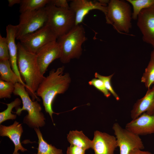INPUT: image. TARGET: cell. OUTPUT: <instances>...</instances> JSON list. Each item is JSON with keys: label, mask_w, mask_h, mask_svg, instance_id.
Returning <instances> with one entry per match:
<instances>
[{"label": "cell", "mask_w": 154, "mask_h": 154, "mask_svg": "<svg viewBox=\"0 0 154 154\" xmlns=\"http://www.w3.org/2000/svg\"><path fill=\"white\" fill-rule=\"evenodd\" d=\"M64 66L50 70L39 85L36 92L37 96L42 99L45 112L50 116L52 121V104L56 96L63 94L68 90L71 81L69 74H63Z\"/></svg>", "instance_id": "6da1fadb"}, {"label": "cell", "mask_w": 154, "mask_h": 154, "mask_svg": "<svg viewBox=\"0 0 154 154\" xmlns=\"http://www.w3.org/2000/svg\"><path fill=\"white\" fill-rule=\"evenodd\" d=\"M17 65L21 76L26 85V91L33 101H40L36 92L45 78L41 73L35 54L27 50L21 43L17 44Z\"/></svg>", "instance_id": "7a4b0ae2"}, {"label": "cell", "mask_w": 154, "mask_h": 154, "mask_svg": "<svg viewBox=\"0 0 154 154\" xmlns=\"http://www.w3.org/2000/svg\"><path fill=\"white\" fill-rule=\"evenodd\" d=\"M57 39L61 49L60 60L62 63L66 64L72 59L80 58L82 51V45L87 38L84 27L80 24L75 26Z\"/></svg>", "instance_id": "3957f363"}, {"label": "cell", "mask_w": 154, "mask_h": 154, "mask_svg": "<svg viewBox=\"0 0 154 154\" xmlns=\"http://www.w3.org/2000/svg\"><path fill=\"white\" fill-rule=\"evenodd\" d=\"M15 88L13 93L19 96L23 104L22 108H16V114L20 115L23 110H26L28 114L24 118L23 123L32 128H38L45 125V119L44 114L41 112L42 108L38 101H33L26 91L25 87L20 83L15 85Z\"/></svg>", "instance_id": "277c9868"}, {"label": "cell", "mask_w": 154, "mask_h": 154, "mask_svg": "<svg viewBox=\"0 0 154 154\" xmlns=\"http://www.w3.org/2000/svg\"><path fill=\"white\" fill-rule=\"evenodd\" d=\"M129 3L123 0H111L107 5L106 23L120 33L127 34L131 27L132 13Z\"/></svg>", "instance_id": "5b68a950"}, {"label": "cell", "mask_w": 154, "mask_h": 154, "mask_svg": "<svg viewBox=\"0 0 154 154\" xmlns=\"http://www.w3.org/2000/svg\"><path fill=\"white\" fill-rule=\"evenodd\" d=\"M45 8L47 16L46 25L58 38L68 33L75 26V15L70 9L57 7L51 0Z\"/></svg>", "instance_id": "8992f818"}, {"label": "cell", "mask_w": 154, "mask_h": 154, "mask_svg": "<svg viewBox=\"0 0 154 154\" xmlns=\"http://www.w3.org/2000/svg\"><path fill=\"white\" fill-rule=\"evenodd\" d=\"M19 19V24L16 25V39L19 40L46 25L47 16L45 7L21 13Z\"/></svg>", "instance_id": "52a82bcc"}, {"label": "cell", "mask_w": 154, "mask_h": 154, "mask_svg": "<svg viewBox=\"0 0 154 154\" xmlns=\"http://www.w3.org/2000/svg\"><path fill=\"white\" fill-rule=\"evenodd\" d=\"M57 38L55 33L46 25L37 31L24 36L19 40L27 50L36 54L42 47L49 42L57 40Z\"/></svg>", "instance_id": "ba28073f"}, {"label": "cell", "mask_w": 154, "mask_h": 154, "mask_svg": "<svg viewBox=\"0 0 154 154\" xmlns=\"http://www.w3.org/2000/svg\"><path fill=\"white\" fill-rule=\"evenodd\" d=\"M112 129L119 147L120 154H128L130 151L135 148L144 149V144L139 135L123 128L117 123H114Z\"/></svg>", "instance_id": "9c48e42d"}, {"label": "cell", "mask_w": 154, "mask_h": 154, "mask_svg": "<svg viewBox=\"0 0 154 154\" xmlns=\"http://www.w3.org/2000/svg\"><path fill=\"white\" fill-rule=\"evenodd\" d=\"M137 19L143 40L154 48V5L142 10Z\"/></svg>", "instance_id": "30bf717a"}, {"label": "cell", "mask_w": 154, "mask_h": 154, "mask_svg": "<svg viewBox=\"0 0 154 154\" xmlns=\"http://www.w3.org/2000/svg\"><path fill=\"white\" fill-rule=\"evenodd\" d=\"M36 58L41 73H45L50 64L61 56L60 46L57 41H54L43 46L36 53Z\"/></svg>", "instance_id": "8fae6325"}, {"label": "cell", "mask_w": 154, "mask_h": 154, "mask_svg": "<svg viewBox=\"0 0 154 154\" xmlns=\"http://www.w3.org/2000/svg\"><path fill=\"white\" fill-rule=\"evenodd\" d=\"M107 5L98 1L87 0H74L70 4V9L75 15V26L80 24L85 16L91 10L97 9L102 12L106 16L107 12Z\"/></svg>", "instance_id": "7c38bea8"}, {"label": "cell", "mask_w": 154, "mask_h": 154, "mask_svg": "<svg viewBox=\"0 0 154 154\" xmlns=\"http://www.w3.org/2000/svg\"><path fill=\"white\" fill-rule=\"evenodd\" d=\"M92 141L94 154H114L118 147L116 137L97 130L94 132Z\"/></svg>", "instance_id": "4fadbf2b"}, {"label": "cell", "mask_w": 154, "mask_h": 154, "mask_svg": "<svg viewBox=\"0 0 154 154\" xmlns=\"http://www.w3.org/2000/svg\"><path fill=\"white\" fill-rule=\"evenodd\" d=\"M125 128L139 136L154 133V115L144 113L127 123Z\"/></svg>", "instance_id": "5bb4252c"}, {"label": "cell", "mask_w": 154, "mask_h": 154, "mask_svg": "<svg viewBox=\"0 0 154 154\" xmlns=\"http://www.w3.org/2000/svg\"><path fill=\"white\" fill-rule=\"evenodd\" d=\"M16 30V25L9 24L6 27V38L9 48V60L12 70L19 78L21 83L26 88V85L22 80L17 65L18 50L17 44L15 42Z\"/></svg>", "instance_id": "9a60e30c"}, {"label": "cell", "mask_w": 154, "mask_h": 154, "mask_svg": "<svg viewBox=\"0 0 154 154\" xmlns=\"http://www.w3.org/2000/svg\"><path fill=\"white\" fill-rule=\"evenodd\" d=\"M154 115V86L148 89L145 95L134 104L131 112L132 119L136 118L144 113Z\"/></svg>", "instance_id": "2e32d148"}, {"label": "cell", "mask_w": 154, "mask_h": 154, "mask_svg": "<svg viewBox=\"0 0 154 154\" xmlns=\"http://www.w3.org/2000/svg\"><path fill=\"white\" fill-rule=\"evenodd\" d=\"M23 132L21 124L15 121L13 123L10 125H0V135L2 137L6 136L12 141L15 146L14 152L12 154H19L18 151L20 150L24 152L27 149L22 145L21 137Z\"/></svg>", "instance_id": "e0dca14e"}, {"label": "cell", "mask_w": 154, "mask_h": 154, "mask_svg": "<svg viewBox=\"0 0 154 154\" xmlns=\"http://www.w3.org/2000/svg\"><path fill=\"white\" fill-rule=\"evenodd\" d=\"M67 139L70 145L78 146L85 150L92 148V141L86 136L82 131H70L67 135Z\"/></svg>", "instance_id": "ac0fdd59"}, {"label": "cell", "mask_w": 154, "mask_h": 154, "mask_svg": "<svg viewBox=\"0 0 154 154\" xmlns=\"http://www.w3.org/2000/svg\"><path fill=\"white\" fill-rule=\"evenodd\" d=\"M0 80L14 85L21 83L19 78L12 69L9 60H0Z\"/></svg>", "instance_id": "d6986e66"}, {"label": "cell", "mask_w": 154, "mask_h": 154, "mask_svg": "<svg viewBox=\"0 0 154 154\" xmlns=\"http://www.w3.org/2000/svg\"><path fill=\"white\" fill-rule=\"evenodd\" d=\"M34 129L38 139L37 153L35 154H63L62 150L49 144L44 139L38 128Z\"/></svg>", "instance_id": "ffe728a7"}, {"label": "cell", "mask_w": 154, "mask_h": 154, "mask_svg": "<svg viewBox=\"0 0 154 154\" xmlns=\"http://www.w3.org/2000/svg\"><path fill=\"white\" fill-rule=\"evenodd\" d=\"M50 1L49 0H21L19 11L21 13L35 11L45 7Z\"/></svg>", "instance_id": "44dd1931"}, {"label": "cell", "mask_w": 154, "mask_h": 154, "mask_svg": "<svg viewBox=\"0 0 154 154\" xmlns=\"http://www.w3.org/2000/svg\"><path fill=\"white\" fill-rule=\"evenodd\" d=\"M133 8L132 18L134 20L137 19L138 16L143 9L154 5V0H127Z\"/></svg>", "instance_id": "7402d4cb"}, {"label": "cell", "mask_w": 154, "mask_h": 154, "mask_svg": "<svg viewBox=\"0 0 154 154\" xmlns=\"http://www.w3.org/2000/svg\"><path fill=\"white\" fill-rule=\"evenodd\" d=\"M141 82L149 89L154 84V58L151 57L148 65L141 78Z\"/></svg>", "instance_id": "603a6c76"}, {"label": "cell", "mask_w": 154, "mask_h": 154, "mask_svg": "<svg viewBox=\"0 0 154 154\" xmlns=\"http://www.w3.org/2000/svg\"><path fill=\"white\" fill-rule=\"evenodd\" d=\"M21 103V100L19 98H17L11 103L5 104L7 106V108L0 113V124L7 120H13L16 118V115L12 114V111L13 108H16L19 107Z\"/></svg>", "instance_id": "cb8c5ba5"}, {"label": "cell", "mask_w": 154, "mask_h": 154, "mask_svg": "<svg viewBox=\"0 0 154 154\" xmlns=\"http://www.w3.org/2000/svg\"><path fill=\"white\" fill-rule=\"evenodd\" d=\"M15 88V85L0 80V98H10Z\"/></svg>", "instance_id": "d4e9b609"}, {"label": "cell", "mask_w": 154, "mask_h": 154, "mask_svg": "<svg viewBox=\"0 0 154 154\" xmlns=\"http://www.w3.org/2000/svg\"><path fill=\"white\" fill-rule=\"evenodd\" d=\"M114 74H113L109 76H105L96 72L94 76L96 78H98L102 81L107 89L112 94L116 99L118 101L119 100V98L114 91L111 83V79Z\"/></svg>", "instance_id": "484cf974"}, {"label": "cell", "mask_w": 154, "mask_h": 154, "mask_svg": "<svg viewBox=\"0 0 154 154\" xmlns=\"http://www.w3.org/2000/svg\"><path fill=\"white\" fill-rule=\"evenodd\" d=\"M9 60L8 45L6 37L0 35V60Z\"/></svg>", "instance_id": "4316f807"}, {"label": "cell", "mask_w": 154, "mask_h": 154, "mask_svg": "<svg viewBox=\"0 0 154 154\" xmlns=\"http://www.w3.org/2000/svg\"><path fill=\"white\" fill-rule=\"evenodd\" d=\"M88 84L92 86L98 90L102 92L106 98L109 97L111 93L106 88L102 81L97 78H94L89 81Z\"/></svg>", "instance_id": "83f0119b"}, {"label": "cell", "mask_w": 154, "mask_h": 154, "mask_svg": "<svg viewBox=\"0 0 154 154\" xmlns=\"http://www.w3.org/2000/svg\"><path fill=\"white\" fill-rule=\"evenodd\" d=\"M85 151L78 146L70 145L67 148L66 154H85Z\"/></svg>", "instance_id": "f1b7e54d"}, {"label": "cell", "mask_w": 154, "mask_h": 154, "mask_svg": "<svg viewBox=\"0 0 154 154\" xmlns=\"http://www.w3.org/2000/svg\"><path fill=\"white\" fill-rule=\"evenodd\" d=\"M51 2L57 7L70 9L69 5L66 0H52Z\"/></svg>", "instance_id": "f546056e"}, {"label": "cell", "mask_w": 154, "mask_h": 154, "mask_svg": "<svg viewBox=\"0 0 154 154\" xmlns=\"http://www.w3.org/2000/svg\"><path fill=\"white\" fill-rule=\"evenodd\" d=\"M128 154H154L148 151H142L141 150L135 148L131 150Z\"/></svg>", "instance_id": "4dcf8cb0"}, {"label": "cell", "mask_w": 154, "mask_h": 154, "mask_svg": "<svg viewBox=\"0 0 154 154\" xmlns=\"http://www.w3.org/2000/svg\"><path fill=\"white\" fill-rule=\"evenodd\" d=\"M21 0H8V6L11 7L16 4H20Z\"/></svg>", "instance_id": "1f68e13d"}, {"label": "cell", "mask_w": 154, "mask_h": 154, "mask_svg": "<svg viewBox=\"0 0 154 154\" xmlns=\"http://www.w3.org/2000/svg\"><path fill=\"white\" fill-rule=\"evenodd\" d=\"M151 57L154 58V48L151 52Z\"/></svg>", "instance_id": "d6a6232c"}, {"label": "cell", "mask_w": 154, "mask_h": 154, "mask_svg": "<svg viewBox=\"0 0 154 154\" xmlns=\"http://www.w3.org/2000/svg\"></svg>", "instance_id": "836d02e7"}]
</instances>
